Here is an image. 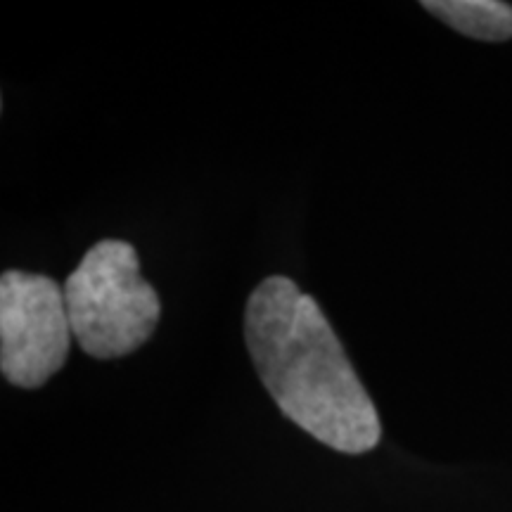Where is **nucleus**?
Returning <instances> with one entry per match:
<instances>
[{
	"label": "nucleus",
	"mask_w": 512,
	"mask_h": 512,
	"mask_svg": "<svg viewBox=\"0 0 512 512\" xmlns=\"http://www.w3.org/2000/svg\"><path fill=\"white\" fill-rule=\"evenodd\" d=\"M64 290L41 273L0 278V370L19 389H38L60 373L72 347Z\"/></svg>",
	"instance_id": "3"
},
{
	"label": "nucleus",
	"mask_w": 512,
	"mask_h": 512,
	"mask_svg": "<svg viewBox=\"0 0 512 512\" xmlns=\"http://www.w3.org/2000/svg\"><path fill=\"white\" fill-rule=\"evenodd\" d=\"M245 342L261 382L285 418L339 453H368L382 422L347 351L311 294L268 275L249 294Z\"/></svg>",
	"instance_id": "1"
},
{
	"label": "nucleus",
	"mask_w": 512,
	"mask_h": 512,
	"mask_svg": "<svg viewBox=\"0 0 512 512\" xmlns=\"http://www.w3.org/2000/svg\"><path fill=\"white\" fill-rule=\"evenodd\" d=\"M74 339L88 356L112 361L143 347L162 318L159 294L140 275L136 247L102 240L62 285Z\"/></svg>",
	"instance_id": "2"
},
{
	"label": "nucleus",
	"mask_w": 512,
	"mask_h": 512,
	"mask_svg": "<svg viewBox=\"0 0 512 512\" xmlns=\"http://www.w3.org/2000/svg\"><path fill=\"white\" fill-rule=\"evenodd\" d=\"M422 8L477 41L512 38V5L501 0H425Z\"/></svg>",
	"instance_id": "4"
}]
</instances>
